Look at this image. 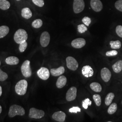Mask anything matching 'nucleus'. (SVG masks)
Instances as JSON below:
<instances>
[{
  "label": "nucleus",
  "mask_w": 122,
  "mask_h": 122,
  "mask_svg": "<svg viewBox=\"0 0 122 122\" xmlns=\"http://www.w3.org/2000/svg\"><path fill=\"white\" fill-rule=\"evenodd\" d=\"M28 87V82L25 80L20 81L16 84L15 91L18 95L23 96L26 94Z\"/></svg>",
  "instance_id": "nucleus-3"
},
{
  "label": "nucleus",
  "mask_w": 122,
  "mask_h": 122,
  "mask_svg": "<svg viewBox=\"0 0 122 122\" xmlns=\"http://www.w3.org/2000/svg\"><path fill=\"white\" fill-rule=\"evenodd\" d=\"M5 62L7 64L10 65H16L19 62V59L17 57L10 56L5 59Z\"/></svg>",
  "instance_id": "nucleus-17"
},
{
  "label": "nucleus",
  "mask_w": 122,
  "mask_h": 122,
  "mask_svg": "<svg viewBox=\"0 0 122 122\" xmlns=\"http://www.w3.org/2000/svg\"><path fill=\"white\" fill-rule=\"evenodd\" d=\"M9 28L7 26H0V39L3 38L9 33Z\"/></svg>",
  "instance_id": "nucleus-21"
},
{
  "label": "nucleus",
  "mask_w": 122,
  "mask_h": 122,
  "mask_svg": "<svg viewBox=\"0 0 122 122\" xmlns=\"http://www.w3.org/2000/svg\"><path fill=\"white\" fill-rule=\"evenodd\" d=\"M73 8L75 13L78 14L81 12L85 8L84 0H74Z\"/></svg>",
  "instance_id": "nucleus-7"
},
{
  "label": "nucleus",
  "mask_w": 122,
  "mask_h": 122,
  "mask_svg": "<svg viewBox=\"0 0 122 122\" xmlns=\"http://www.w3.org/2000/svg\"><path fill=\"white\" fill-rule=\"evenodd\" d=\"M112 68L115 73H119L122 70V60H119L115 62L112 66Z\"/></svg>",
  "instance_id": "nucleus-20"
},
{
  "label": "nucleus",
  "mask_w": 122,
  "mask_h": 122,
  "mask_svg": "<svg viewBox=\"0 0 122 122\" xmlns=\"http://www.w3.org/2000/svg\"><path fill=\"white\" fill-rule=\"evenodd\" d=\"M82 21L85 25H86V26H89L91 23L92 20L90 18L88 17L87 16H85L82 19Z\"/></svg>",
  "instance_id": "nucleus-33"
},
{
  "label": "nucleus",
  "mask_w": 122,
  "mask_h": 122,
  "mask_svg": "<svg viewBox=\"0 0 122 122\" xmlns=\"http://www.w3.org/2000/svg\"><path fill=\"white\" fill-rule=\"evenodd\" d=\"M30 61L27 60L22 64L21 67V71L22 75L25 77H30L32 75V70L30 66Z\"/></svg>",
  "instance_id": "nucleus-4"
},
{
  "label": "nucleus",
  "mask_w": 122,
  "mask_h": 122,
  "mask_svg": "<svg viewBox=\"0 0 122 122\" xmlns=\"http://www.w3.org/2000/svg\"><path fill=\"white\" fill-rule=\"evenodd\" d=\"M45 113L43 110L38 109L35 108H32L30 109L29 116L30 118L40 119L44 117Z\"/></svg>",
  "instance_id": "nucleus-5"
},
{
  "label": "nucleus",
  "mask_w": 122,
  "mask_h": 122,
  "mask_svg": "<svg viewBox=\"0 0 122 122\" xmlns=\"http://www.w3.org/2000/svg\"><path fill=\"white\" fill-rule=\"evenodd\" d=\"M67 79L66 77L64 76H61L58 77L57 79V82H56V86L58 88H62L64 87L66 83Z\"/></svg>",
  "instance_id": "nucleus-18"
},
{
  "label": "nucleus",
  "mask_w": 122,
  "mask_h": 122,
  "mask_svg": "<svg viewBox=\"0 0 122 122\" xmlns=\"http://www.w3.org/2000/svg\"><path fill=\"white\" fill-rule=\"evenodd\" d=\"M21 15L22 17L26 19L30 18L32 16V13L30 10L29 8H24L21 10Z\"/></svg>",
  "instance_id": "nucleus-19"
},
{
  "label": "nucleus",
  "mask_w": 122,
  "mask_h": 122,
  "mask_svg": "<svg viewBox=\"0 0 122 122\" xmlns=\"http://www.w3.org/2000/svg\"><path fill=\"white\" fill-rule=\"evenodd\" d=\"M69 111L71 113H77L78 112H81V109L78 107H73L69 109Z\"/></svg>",
  "instance_id": "nucleus-38"
},
{
  "label": "nucleus",
  "mask_w": 122,
  "mask_h": 122,
  "mask_svg": "<svg viewBox=\"0 0 122 122\" xmlns=\"http://www.w3.org/2000/svg\"><path fill=\"white\" fill-rule=\"evenodd\" d=\"M17 0V1H19V0Z\"/></svg>",
  "instance_id": "nucleus-42"
},
{
  "label": "nucleus",
  "mask_w": 122,
  "mask_h": 122,
  "mask_svg": "<svg viewBox=\"0 0 122 122\" xmlns=\"http://www.w3.org/2000/svg\"><path fill=\"white\" fill-rule=\"evenodd\" d=\"M118 54V52L116 50H112L108 51L106 53V55L108 57L111 56H114Z\"/></svg>",
  "instance_id": "nucleus-37"
},
{
  "label": "nucleus",
  "mask_w": 122,
  "mask_h": 122,
  "mask_svg": "<svg viewBox=\"0 0 122 122\" xmlns=\"http://www.w3.org/2000/svg\"><path fill=\"white\" fill-rule=\"evenodd\" d=\"M2 107H1V106L0 105V113H1V112H2Z\"/></svg>",
  "instance_id": "nucleus-40"
},
{
  "label": "nucleus",
  "mask_w": 122,
  "mask_h": 122,
  "mask_svg": "<svg viewBox=\"0 0 122 122\" xmlns=\"http://www.w3.org/2000/svg\"><path fill=\"white\" fill-rule=\"evenodd\" d=\"M66 66L68 69L72 71H76L78 67V63L74 57H68L66 58Z\"/></svg>",
  "instance_id": "nucleus-6"
},
{
  "label": "nucleus",
  "mask_w": 122,
  "mask_h": 122,
  "mask_svg": "<svg viewBox=\"0 0 122 122\" xmlns=\"http://www.w3.org/2000/svg\"><path fill=\"white\" fill-rule=\"evenodd\" d=\"M77 89L76 87H71L66 94V100L68 101H71L75 100L76 97Z\"/></svg>",
  "instance_id": "nucleus-9"
},
{
  "label": "nucleus",
  "mask_w": 122,
  "mask_h": 122,
  "mask_svg": "<svg viewBox=\"0 0 122 122\" xmlns=\"http://www.w3.org/2000/svg\"><path fill=\"white\" fill-rule=\"evenodd\" d=\"M101 76L104 81L107 82L111 78V73L109 69L104 67L101 70Z\"/></svg>",
  "instance_id": "nucleus-13"
},
{
  "label": "nucleus",
  "mask_w": 122,
  "mask_h": 122,
  "mask_svg": "<svg viewBox=\"0 0 122 122\" xmlns=\"http://www.w3.org/2000/svg\"><path fill=\"white\" fill-rule=\"evenodd\" d=\"M115 7L120 11L122 12V0H118L115 3Z\"/></svg>",
  "instance_id": "nucleus-34"
},
{
  "label": "nucleus",
  "mask_w": 122,
  "mask_h": 122,
  "mask_svg": "<svg viewBox=\"0 0 122 122\" xmlns=\"http://www.w3.org/2000/svg\"><path fill=\"white\" fill-rule=\"evenodd\" d=\"M66 114L62 111H57L52 114V118L57 122H63L65 120Z\"/></svg>",
  "instance_id": "nucleus-14"
},
{
  "label": "nucleus",
  "mask_w": 122,
  "mask_h": 122,
  "mask_svg": "<svg viewBox=\"0 0 122 122\" xmlns=\"http://www.w3.org/2000/svg\"><path fill=\"white\" fill-rule=\"evenodd\" d=\"M50 40L49 34L47 31H44L41 34L40 38V43L43 47H46L48 46Z\"/></svg>",
  "instance_id": "nucleus-8"
},
{
  "label": "nucleus",
  "mask_w": 122,
  "mask_h": 122,
  "mask_svg": "<svg viewBox=\"0 0 122 122\" xmlns=\"http://www.w3.org/2000/svg\"><path fill=\"white\" fill-rule=\"evenodd\" d=\"M0 64H1V62H0Z\"/></svg>",
  "instance_id": "nucleus-41"
},
{
  "label": "nucleus",
  "mask_w": 122,
  "mask_h": 122,
  "mask_svg": "<svg viewBox=\"0 0 122 122\" xmlns=\"http://www.w3.org/2000/svg\"><path fill=\"white\" fill-rule=\"evenodd\" d=\"M93 99L97 106H100L101 104V99L100 95L95 94L93 95Z\"/></svg>",
  "instance_id": "nucleus-28"
},
{
  "label": "nucleus",
  "mask_w": 122,
  "mask_h": 122,
  "mask_svg": "<svg viewBox=\"0 0 122 122\" xmlns=\"http://www.w3.org/2000/svg\"><path fill=\"white\" fill-rule=\"evenodd\" d=\"M92 90L96 92H100L102 91V86L100 84L97 82H93L90 84Z\"/></svg>",
  "instance_id": "nucleus-22"
},
{
  "label": "nucleus",
  "mask_w": 122,
  "mask_h": 122,
  "mask_svg": "<svg viewBox=\"0 0 122 122\" xmlns=\"http://www.w3.org/2000/svg\"><path fill=\"white\" fill-rule=\"evenodd\" d=\"M14 39L16 43L20 44L25 42L28 39V34L26 31L23 29H19L14 36Z\"/></svg>",
  "instance_id": "nucleus-2"
},
{
  "label": "nucleus",
  "mask_w": 122,
  "mask_h": 122,
  "mask_svg": "<svg viewBox=\"0 0 122 122\" xmlns=\"http://www.w3.org/2000/svg\"><path fill=\"white\" fill-rule=\"evenodd\" d=\"M91 6L96 12H100L103 9V4L100 0H91Z\"/></svg>",
  "instance_id": "nucleus-11"
},
{
  "label": "nucleus",
  "mask_w": 122,
  "mask_h": 122,
  "mask_svg": "<svg viewBox=\"0 0 122 122\" xmlns=\"http://www.w3.org/2000/svg\"><path fill=\"white\" fill-rule=\"evenodd\" d=\"M2 93V88L1 87V86H0V96H1Z\"/></svg>",
  "instance_id": "nucleus-39"
},
{
  "label": "nucleus",
  "mask_w": 122,
  "mask_h": 122,
  "mask_svg": "<svg viewBox=\"0 0 122 122\" xmlns=\"http://www.w3.org/2000/svg\"><path fill=\"white\" fill-rule=\"evenodd\" d=\"M65 72V68L61 66L57 68H52L50 70L51 75L54 76H58L63 74Z\"/></svg>",
  "instance_id": "nucleus-16"
},
{
  "label": "nucleus",
  "mask_w": 122,
  "mask_h": 122,
  "mask_svg": "<svg viewBox=\"0 0 122 122\" xmlns=\"http://www.w3.org/2000/svg\"><path fill=\"white\" fill-rule=\"evenodd\" d=\"M10 4L7 0H0V9L2 10H7L10 7Z\"/></svg>",
  "instance_id": "nucleus-23"
},
{
  "label": "nucleus",
  "mask_w": 122,
  "mask_h": 122,
  "mask_svg": "<svg viewBox=\"0 0 122 122\" xmlns=\"http://www.w3.org/2000/svg\"><path fill=\"white\" fill-rule=\"evenodd\" d=\"M43 24V21L41 19H37L33 21L32 25L35 28L38 29L42 26Z\"/></svg>",
  "instance_id": "nucleus-27"
},
{
  "label": "nucleus",
  "mask_w": 122,
  "mask_h": 122,
  "mask_svg": "<svg viewBox=\"0 0 122 122\" xmlns=\"http://www.w3.org/2000/svg\"><path fill=\"white\" fill-rule=\"evenodd\" d=\"M25 113V110L22 106L14 105H11L10 108L8 115L10 118H13L16 115L23 116Z\"/></svg>",
  "instance_id": "nucleus-1"
},
{
  "label": "nucleus",
  "mask_w": 122,
  "mask_h": 122,
  "mask_svg": "<svg viewBox=\"0 0 122 122\" xmlns=\"http://www.w3.org/2000/svg\"><path fill=\"white\" fill-rule=\"evenodd\" d=\"M116 32L117 35L122 38V25H118L116 28Z\"/></svg>",
  "instance_id": "nucleus-36"
},
{
  "label": "nucleus",
  "mask_w": 122,
  "mask_h": 122,
  "mask_svg": "<svg viewBox=\"0 0 122 122\" xmlns=\"http://www.w3.org/2000/svg\"><path fill=\"white\" fill-rule=\"evenodd\" d=\"M86 44L85 39L83 38H78L72 41L71 45L75 48H81L83 47Z\"/></svg>",
  "instance_id": "nucleus-12"
},
{
  "label": "nucleus",
  "mask_w": 122,
  "mask_h": 122,
  "mask_svg": "<svg viewBox=\"0 0 122 122\" xmlns=\"http://www.w3.org/2000/svg\"></svg>",
  "instance_id": "nucleus-43"
},
{
  "label": "nucleus",
  "mask_w": 122,
  "mask_h": 122,
  "mask_svg": "<svg viewBox=\"0 0 122 122\" xmlns=\"http://www.w3.org/2000/svg\"><path fill=\"white\" fill-rule=\"evenodd\" d=\"M8 78V75L0 69V81H4Z\"/></svg>",
  "instance_id": "nucleus-31"
},
{
  "label": "nucleus",
  "mask_w": 122,
  "mask_h": 122,
  "mask_svg": "<svg viewBox=\"0 0 122 122\" xmlns=\"http://www.w3.org/2000/svg\"><path fill=\"white\" fill-rule=\"evenodd\" d=\"M33 2L39 7H43L44 5V0H32Z\"/></svg>",
  "instance_id": "nucleus-35"
},
{
  "label": "nucleus",
  "mask_w": 122,
  "mask_h": 122,
  "mask_svg": "<svg viewBox=\"0 0 122 122\" xmlns=\"http://www.w3.org/2000/svg\"><path fill=\"white\" fill-rule=\"evenodd\" d=\"M27 46H28V44L26 41L20 44L19 50H20V52H24L26 50Z\"/></svg>",
  "instance_id": "nucleus-32"
},
{
  "label": "nucleus",
  "mask_w": 122,
  "mask_h": 122,
  "mask_svg": "<svg viewBox=\"0 0 122 122\" xmlns=\"http://www.w3.org/2000/svg\"><path fill=\"white\" fill-rule=\"evenodd\" d=\"M82 74L86 77H90L93 76L94 74V70L90 66H84L81 70Z\"/></svg>",
  "instance_id": "nucleus-15"
},
{
  "label": "nucleus",
  "mask_w": 122,
  "mask_h": 122,
  "mask_svg": "<svg viewBox=\"0 0 122 122\" xmlns=\"http://www.w3.org/2000/svg\"><path fill=\"white\" fill-rule=\"evenodd\" d=\"M109 44L111 48L113 49H119L121 47V43L119 40L111 41Z\"/></svg>",
  "instance_id": "nucleus-25"
},
{
  "label": "nucleus",
  "mask_w": 122,
  "mask_h": 122,
  "mask_svg": "<svg viewBox=\"0 0 122 122\" xmlns=\"http://www.w3.org/2000/svg\"><path fill=\"white\" fill-rule=\"evenodd\" d=\"M37 75L39 78L42 80H47L50 76V72L48 68L42 67L38 71Z\"/></svg>",
  "instance_id": "nucleus-10"
},
{
  "label": "nucleus",
  "mask_w": 122,
  "mask_h": 122,
  "mask_svg": "<svg viewBox=\"0 0 122 122\" xmlns=\"http://www.w3.org/2000/svg\"><path fill=\"white\" fill-rule=\"evenodd\" d=\"M92 104V101L90 100L89 98H86L82 101V107L85 109H87L88 106L91 105Z\"/></svg>",
  "instance_id": "nucleus-29"
},
{
  "label": "nucleus",
  "mask_w": 122,
  "mask_h": 122,
  "mask_svg": "<svg viewBox=\"0 0 122 122\" xmlns=\"http://www.w3.org/2000/svg\"><path fill=\"white\" fill-rule=\"evenodd\" d=\"M77 30L80 33L82 34L87 30V28L84 24H81L77 26Z\"/></svg>",
  "instance_id": "nucleus-30"
},
{
  "label": "nucleus",
  "mask_w": 122,
  "mask_h": 122,
  "mask_svg": "<svg viewBox=\"0 0 122 122\" xmlns=\"http://www.w3.org/2000/svg\"><path fill=\"white\" fill-rule=\"evenodd\" d=\"M114 97V94L113 93L110 92L109 93L105 99V104L107 106H109L110 105L113 100Z\"/></svg>",
  "instance_id": "nucleus-24"
},
{
  "label": "nucleus",
  "mask_w": 122,
  "mask_h": 122,
  "mask_svg": "<svg viewBox=\"0 0 122 122\" xmlns=\"http://www.w3.org/2000/svg\"><path fill=\"white\" fill-rule=\"evenodd\" d=\"M117 109V105L115 103H112L109 106L108 109V113L109 114H113L115 113Z\"/></svg>",
  "instance_id": "nucleus-26"
}]
</instances>
